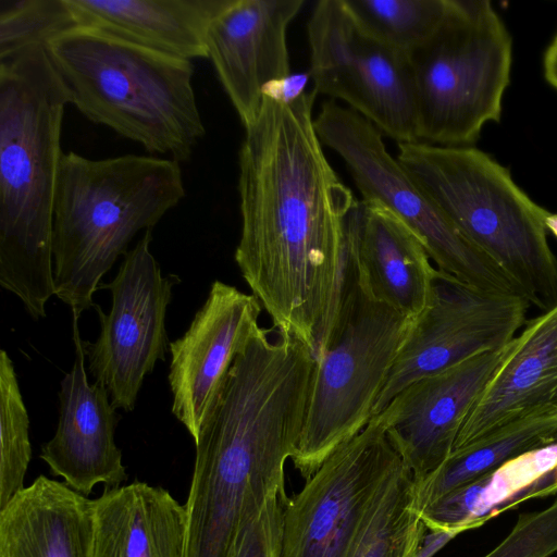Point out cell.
<instances>
[{
    "mask_svg": "<svg viewBox=\"0 0 557 557\" xmlns=\"http://www.w3.org/2000/svg\"><path fill=\"white\" fill-rule=\"evenodd\" d=\"M317 94H265L238 151L240 235L234 259L277 334L319 356L349 275L346 221L358 201L329 162Z\"/></svg>",
    "mask_w": 557,
    "mask_h": 557,
    "instance_id": "obj_1",
    "label": "cell"
},
{
    "mask_svg": "<svg viewBox=\"0 0 557 557\" xmlns=\"http://www.w3.org/2000/svg\"><path fill=\"white\" fill-rule=\"evenodd\" d=\"M257 331L235 357L195 442L184 557H230L250 517L286 494L315 359L298 342Z\"/></svg>",
    "mask_w": 557,
    "mask_h": 557,
    "instance_id": "obj_2",
    "label": "cell"
},
{
    "mask_svg": "<svg viewBox=\"0 0 557 557\" xmlns=\"http://www.w3.org/2000/svg\"><path fill=\"white\" fill-rule=\"evenodd\" d=\"M66 104L46 46L0 60V285L36 321L54 295L53 210Z\"/></svg>",
    "mask_w": 557,
    "mask_h": 557,
    "instance_id": "obj_3",
    "label": "cell"
},
{
    "mask_svg": "<svg viewBox=\"0 0 557 557\" xmlns=\"http://www.w3.org/2000/svg\"><path fill=\"white\" fill-rule=\"evenodd\" d=\"M181 163L125 154L89 159L63 152L52 232L54 295L73 317L94 307L102 276L134 236L153 226L185 197Z\"/></svg>",
    "mask_w": 557,
    "mask_h": 557,
    "instance_id": "obj_4",
    "label": "cell"
},
{
    "mask_svg": "<svg viewBox=\"0 0 557 557\" xmlns=\"http://www.w3.org/2000/svg\"><path fill=\"white\" fill-rule=\"evenodd\" d=\"M69 103L96 124L177 162L206 129L190 60L77 26L46 45Z\"/></svg>",
    "mask_w": 557,
    "mask_h": 557,
    "instance_id": "obj_5",
    "label": "cell"
},
{
    "mask_svg": "<svg viewBox=\"0 0 557 557\" xmlns=\"http://www.w3.org/2000/svg\"><path fill=\"white\" fill-rule=\"evenodd\" d=\"M397 160L459 232L494 261L530 305L557 304V258L547 240L548 211L507 169L471 147L398 144Z\"/></svg>",
    "mask_w": 557,
    "mask_h": 557,
    "instance_id": "obj_6",
    "label": "cell"
},
{
    "mask_svg": "<svg viewBox=\"0 0 557 557\" xmlns=\"http://www.w3.org/2000/svg\"><path fill=\"white\" fill-rule=\"evenodd\" d=\"M412 321L369 297L351 264L335 324L315 359L292 457L305 481L370 422Z\"/></svg>",
    "mask_w": 557,
    "mask_h": 557,
    "instance_id": "obj_7",
    "label": "cell"
},
{
    "mask_svg": "<svg viewBox=\"0 0 557 557\" xmlns=\"http://www.w3.org/2000/svg\"><path fill=\"white\" fill-rule=\"evenodd\" d=\"M410 60L420 141L467 147L499 121L512 41L490 1L450 0L444 24Z\"/></svg>",
    "mask_w": 557,
    "mask_h": 557,
    "instance_id": "obj_8",
    "label": "cell"
},
{
    "mask_svg": "<svg viewBox=\"0 0 557 557\" xmlns=\"http://www.w3.org/2000/svg\"><path fill=\"white\" fill-rule=\"evenodd\" d=\"M323 146L345 163L362 200L380 203L422 242L437 269L480 289L519 294V287L472 245L387 150L383 134L356 111L327 100L314 117Z\"/></svg>",
    "mask_w": 557,
    "mask_h": 557,
    "instance_id": "obj_9",
    "label": "cell"
},
{
    "mask_svg": "<svg viewBox=\"0 0 557 557\" xmlns=\"http://www.w3.org/2000/svg\"><path fill=\"white\" fill-rule=\"evenodd\" d=\"M313 91L370 121L397 144L420 141L410 55L366 30L344 0H321L307 24Z\"/></svg>",
    "mask_w": 557,
    "mask_h": 557,
    "instance_id": "obj_10",
    "label": "cell"
},
{
    "mask_svg": "<svg viewBox=\"0 0 557 557\" xmlns=\"http://www.w3.org/2000/svg\"><path fill=\"white\" fill-rule=\"evenodd\" d=\"M401 462L383 417H372L288 498L282 557H351L382 487Z\"/></svg>",
    "mask_w": 557,
    "mask_h": 557,
    "instance_id": "obj_11",
    "label": "cell"
},
{
    "mask_svg": "<svg viewBox=\"0 0 557 557\" xmlns=\"http://www.w3.org/2000/svg\"><path fill=\"white\" fill-rule=\"evenodd\" d=\"M529 306L519 294L480 289L437 269L428 306L411 322L372 417L414 381L506 348Z\"/></svg>",
    "mask_w": 557,
    "mask_h": 557,
    "instance_id": "obj_12",
    "label": "cell"
},
{
    "mask_svg": "<svg viewBox=\"0 0 557 557\" xmlns=\"http://www.w3.org/2000/svg\"><path fill=\"white\" fill-rule=\"evenodd\" d=\"M151 234L145 231L114 278L99 285L110 290L111 308L104 313L94 305L100 333L86 343L90 374L109 391L112 405L126 412L134 410L145 377L165 359L170 345L165 317L175 276L162 275L150 251Z\"/></svg>",
    "mask_w": 557,
    "mask_h": 557,
    "instance_id": "obj_13",
    "label": "cell"
},
{
    "mask_svg": "<svg viewBox=\"0 0 557 557\" xmlns=\"http://www.w3.org/2000/svg\"><path fill=\"white\" fill-rule=\"evenodd\" d=\"M261 309L252 294L214 281L187 331L170 343L172 413L194 443L235 357L260 326Z\"/></svg>",
    "mask_w": 557,
    "mask_h": 557,
    "instance_id": "obj_14",
    "label": "cell"
},
{
    "mask_svg": "<svg viewBox=\"0 0 557 557\" xmlns=\"http://www.w3.org/2000/svg\"><path fill=\"white\" fill-rule=\"evenodd\" d=\"M508 346L414 381L379 413L389 442L414 482L433 473L450 457L468 412Z\"/></svg>",
    "mask_w": 557,
    "mask_h": 557,
    "instance_id": "obj_15",
    "label": "cell"
},
{
    "mask_svg": "<svg viewBox=\"0 0 557 557\" xmlns=\"http://www.w3.org/2000/svg\"><path fill=\"white\" fill-rule=\"evenodd\" d=\"M304 0H227L207 32L208 59L244 127L289 77L287 29Z\"/></svg>",
    "mask_w": 557,
    "mask_h": 557,
    "instance_id": "obj_16",
    "label": "cell"
},
{
    "mask_svg": "<svg viewBox=\"0 0 557 557\" xmlns=\"http://www.w3.org/2000/svg\"><path fill=\"white\" fill-rule=\"evenodd\" d=\"M75 360L62 379L59 420L54 435L41 445L40 458L51 474L88 496L95 485L117 487L127 480L121 449L114 434L121 416L109 391L99 382L89 384L85 367L86 342L78 318L73 317Z\"/></svg>",
    "mask_w": 557,
    "mask_h": 557,
    "instance_id": "obj_17",
    "label": "cell"
},
{
    "mask_svg": "<svg viewBox=\"0 0 557 557\" xmlns=\"http://www.w3.org/2000/svg\"><path fill=\"white\" fill-rule=\"evenodd\" d=\"M549 414H557V304L509 344L468 412L453 453L510 424Z\"/></svg>",
    "mask_w": 557,
    "mask_h": 557,
    "instance_id": "obj_18",
    "label": "cell"
},
{
    "mask_svg": "<svg viewBox=\"0 0 557 557\" xmlns=\"http://www.w3.org/2000/svg\"><path fill=\"white\" fill-rule=\"evenodd\" d=\"M346 245L360 288L414 320L428 306L437 269L419 237L392 211L357 201L346 221Z\"/></svg>",
    "mask_w": 557,
    "mask_h": 557,
    "instance_id": "obj_19",
    "label": "cell"
},
{
    "mask_svg": "<svg viewBox=\"0 0 557 557\" xmlns=\"http://www.w3.org/2000/svg\"><path fill=\"white\" fill-rule=\"evenodd\" d=\"M92 499L37 476L0 508V557H91Z\"/></svg>",
    "mask_w": 557,
    "mask_h": 557,
    "instance_id": "obj_20",
    "label": "cell"
},
{
    "mask_svg": "<svg viewBox=\"0 0 557 557\" xmlns=\"http://www.w3.org/2000/svg\"><path fill=\"white\" fill-rule=\"evenodd\" d=\"M91 557H184L186 509L168 490L135 481L92 499Z\"/></svg>",
    "mask_w": 557,
    "mask_h": 557,
    "instance_id": "obj_21",
    "label": "cell"
},
{
    "mask_svg": "<svg viewBox=\"0 0 557 557\" xmlns=\"http://www.w3.org/2000/svg\"><path fill=\"white\" fill-rule=\"evenodd\" d=\"M78 25L186 60L208 59L207 32L227 0H67Z\"/></svg>",
    "mask_w": 557,
    "mask_h": 557,
    "instance_id": "obj_22",
    "label": "cell"
},
{
    "mask_svg": "<svg viewBox=\"0 0 557 557\" xmlns=\"http://www.w3.org/2000/svg\"><path fill=\"white\" fill-rule=\"evenodd\" d=\"M556 471L557 440L524 451L494 471L444 495L434 503V518L448 530L478 528L512 507L513 496Z\"/></svg>",
    "mask_w": 557,
    "mask_h": 557,
    "instance_id": "obj_23",
    "label": "cell"
},
{
    "mask_svg": "<svg viewBox=\"0 0 557 557\" xmlns=\"http://www.w3.org/2000/svg\"><path fill=\"white\" fill-rule=\"evenodd\" d=\"M557 440V414L530 418L510 424L460 449L433 473L414 482L420 512L449 492L475 481L507 460Z\"/></svg>",
    "mask_w": 557,
    "mask_h": 557,
    "instance_id": "obj_24",
    "label": "cell"
},
{
    "mask_svg": "<svg viewBox=\"0 0 557 557\" xmlns=\"http://www.w3.org/2000/svg\"><path fill=\"white\" fill-rule=\"evenodd\" d=\"M425 529L413 478L401 462L382 487L351 557H417Z\"/></svg>",
    "mask_w": 557,
    "mask_h": 557,
    "instance_id": "obj_25",
    "label": "cell"
},
{
    "mask_svg": "<svg viewBox=\"0 0 557 557\" xmlns=\"http://www.w3.org/2000/svg\"><path fill=\"white\" fill-rule=\"evenodd\" d=\"M370 34L410 55L446 21L450 0H344Z\"/></svg>",
    "mask_w": 557,
    "mask_h": 557,
    "instance_id": "obj_26",
    "label": "cell"
},
{
    "mask_svg": "<svg viewBox=\"0 0 557 557\" xmlns=\"http://www.w3.org/2000/svg\"><path fill=\"white\" fill-rule=\"evenodd\" d=\"M32 458L29 419L9 354L0 351V508L22 491Z\"/></svg>",
    "mask_w": 557,
    "mask_h": 557,
    "instance_id": "obj_27",
    "label": "cell"
},
{
    "mask_svg": "<svg viewBox=\"0 0 557 557\" xmlns=\"http://www.w3.org/2000/svg\"><path fill=\"white\" fill-rule=\"evenodd\" d=\"M79 26L67 0H0V60Z\"/></svg>",
    "mask_w": 557,
    "mask_h": 557,
    "instance_id": "obj_28",
    "label": "cell"
},
{
    "mask_svg": "<svg viewBox=\"0 0 557 557\" xmlns=\"http://www.w3.org/2000/svg\"><path fill=\"white\" fill-rule=\"evenodd\" d=\"M557 553V498L518 517L507 536L482 557H549Z\"/></svg>",
    "mask_w": 557,
    "mask_h": 557,
    "instance_id": "obj_29",
    "label": "cell"
},
{
    "mask_svg": "<svg viewBox=\"0 0 557 557\" xmlns=\"http://www.w3.org/2000/svg\"><path fill=\"white\" fill-rule=\"evenodd\" d=\"M286 494L271 495L238 534L230 557H282Z\"/></svg>",
    "mask_w": 557,
    "mask_h": 557,
    "instance_id": "obj_30",
    "label": "cell"
},
{
    "mask_svg": "<svg viewBox=\"0 0 557 557\" xmlns=\"http://www.w3.org/2000/svg\"><path fill=\"white\" fill-rule=\"evenodd\" d=\"M543 67L546 81L557 89V35L545 51Z\"/></svg>",
    "mask_w": 557,
    "mask_h": 557,
    "instance_id": "obj_31",
    "label": "cell"
},
{
    "mask_svg": "<svg viewBox=\"0 0 557 557\" xmlns=\"http://www.w3.org/2000/svg\"><path fill=\"white\" fill-rule=\"evenodd\" d=\"M545 226L557 238V213H548L545 219Z\"/></svg>",
    "mask_w": 557,
    "mask_h": 557,
    "instance_id": "obj_32",
    "label": "cell"
},
{
    "mask_svg": "<svg viewBox=\"0 0 557 557\" xmlns=\"http://www.w3.org/2000/svg\"><path fill=\"white\" fill-rule=\"evenodd\" d=\"M550 488H552V493L555 494L557 493V471H556V475H555V479L550 485Z\"/></svg>",
    "mask_w": 557,
    "mask_h": 557,
    "instance_id": "obj_33",
    "label": "cell"
}]
</instances>
